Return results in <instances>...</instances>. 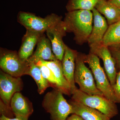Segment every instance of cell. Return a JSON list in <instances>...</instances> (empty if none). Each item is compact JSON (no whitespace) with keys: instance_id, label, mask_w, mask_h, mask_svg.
I'll return each instance as SVG.
<instances>
[{"instance_id":"24","label":"cell","mask_w":120,"mask_h":120,"mask_svg":"<svg viewBox=\"0 0 120 120\" xmlns=\"http://www.w3.org/2000/svg\"><path fill=\"white\" fill-rule=\"evenodd\" d=\"M118 67L120 70L117 73L116 82L112 86V88L115 95L119 101V103H120V65Z\"/></svg>"},{"instance_id":"28","label":"cell","mask_w":120,"mask_h":120,"mask_svg":"<svg viewBox=\"0 0 120 120\" xmlns=\"http://www.w3.org/2000/svg\"><path fill=\"white\" fill-rule=\"evenodd\" d=\"M0 120H26L21 118L15 117L13 118H9L4 116H1Z\"/></svg>"},{"instance_id":"8","label":"cell","mask_w":120,"mask_h":120,"mask_svg":"<svg viewBox=\"0 0 120 120\" xmlns=\"http://www.w3.org/2000/svg\"><path fill=\"white\" fill-rule=\"evenodd\" d=\"M23 88L21 77H16L0 71V97L3 102L10 105L12 98L16 92H20Z\"/></svg>"},{"instance_id":"18","label":"cell","mask_w":120,"mask_h":120,"mask_svg":"<svg viewBox=\"0 0 120 120\" xmlns=\"http://www.w3.org/2000/svg\"><path fill=\"white\" fill-rule=\"evenodd\" d=\"M95 8L105 16L109 26L120 20V8L112 4L107 0H99Z\"/></svg>"},{"instance_id":"14","label":"cell","mask_w":120,"mask_h":120,"mask_svg":"<svg viewBox=\"0 0 120 120\" xmlns=\"http://www.w3.org/2000/svg\"><path fill=\"white\" fill-rule=\"evenodd\" d=\"M43 34L26 30V34L22 38V45L17 52L22 61L27 62L29 58L32 56L34 47Z\"/></svg>"},{"instance_id":"11","label":"cell","mask_w":120,"mask_h":120,"mask_svg":"<svg viewBox=\"0 0 120 120\" xmlns=\"http://www.w3.org/2000/svg\"><path fill=\"white\" fill-rule=\"evenodd\" d=\"M10 105L15 117L23 120H28L34 112L32 102L20 92L13 95Z\"/></svg>"},{"instance_id":"25","label":"cell","mask_w":120,"mask_h":120,"mask_svg":"<svg viewBox=\"0 0 120 120\" xmlns=\"http://www.w3.org/2000/svg\"><path fill=\"white\" fill-rule=\"evenodd\" d=\"M109 49L111 52L112 56L116 61V64L119 67L120 65V49H117L110 48Z\"/></svg>"},{"instance_id":"5","label":"cell","mask_w":120,"mask_h":120,"mask_svg":"<svg viewBox=\"0 0 120 120\" xmlns=\"http://www.w3.org/2000/svg\"><path fill=\"white\" fill-rule=\"evenodd\" d=\"M62 20L61 16L52 13L44 18L34 13L20 11L17 15V21L26 30L44 33L49 28Z\"/></svg>"},{"instance_id":"26","label":"cell","mask_w":120,"mask_h":120,"mask_svg":"<svg viewBox=\"0 0 120 120\" xmlns=\"http://www.w3.org/2000/svg\"><path fill=\"white\" fill-rule=\"evenodd\" d=\"M65 120H84L79 116L75 114H72Z\"/></svg>"},{"instance_id":"13","label":"cell","mask_w":120,"mask_h":120,"mask_svg":"<svg viewBox=\"0 0 120 120\" xmlns=\"http://www.w3.org/2000/svg\"><path fill=\"white\" fill-rule=\"evenodd\" d=\"M57 60L53 52L50 41L44 33L39 40L36 50L27 62L29 64H36L41 60L54 61Z\"/></svg>"},{"instance_id":"27","label":"cell","mask_w":120,"mask_h":120,"mask_svg":"<svg viewBox=\"0 0 120 120\" xmlns=\"http://www.w3.org/2000/svg\"><path fill=\"white\" fill-rule=\"evenodd\" d=\"M108 1L116 7L120 8V0H108Z\"/></svg>"},{"instance_id":"4","label":"cell","mask_w":120,"mask_h":120,"mask_svg":"<svg viewBox=\"0 0 120 120\" xmlns=\"http://www.w3.org/2000/svg\"><path fill=\"white\" fill-rule=\"evenodd\" d=\"M99 58L90 52L88 54L84 55V62L88 64L92 71L97 88L106 98L119 103L107 75L101 66Z\"/></svg>"},{"instance_id":"16","label":"cell","mask_w":120,"mask_h":120,"mask_svg":"<svg viewBox=\"0 0 120 120\" xmlns=\"http://www.w3.org/2000/svg\"><path fill=\"white\" fill-rule=\"evenodd\" d=\"M39 61L45 65L53 72L56 79V90H60L64 94L68 96L72 95L71 86L63 73L61 61L58 60L54 61L41 60Z\"/></svg>"},{"instance_id":"21","label":"cell","mask_w":120,"mask_h":120,"mask_svg":"<svg viewBox=\"0 0 120 120\" xmlns=\"http://www.w3.org/2000/svg\"><path fill=\"white\" fill-rule=\"evenodd\" d=\"M99 0H69L66 8L68 11L78 10L92 11Z\"/></svg>"},{"instance_id":"9","label":"cell","mask_w":120,"mask_h":120,"mask_svg":"<svg viewBox=\"0 0 120 120\" xmlns=\"http://www.w3.org/2000/svg\"><path fill=\"white\" fill-rule=\"evenodd\" d=\"M89 45L90 52L95 54L103 61L105 71L112 86L116 82L117 72L116 68V61L109 47L102 43Z\"/></svg>"},{"instance_id":"19","label":"cell","mask_w":120,"mask_h":120,"mask_svg":"<svg viewBox=\"0 0 120 120\" xmlns=\"http://www.w3.org/2000/svg\"><path fill=\"white\" fill-rule=\"evenodd\" d=\"M102 44L110 49H120V20L109 26Z\"/></svg>"},{"instance_id":"6","label":"cell","mask_w":120,"mask_h":120,"mask_svg":"<svg viewBox=\"0 0 120 120\" xmlns=\"http://www.w3.org/2000/svg\"><path fill=\"white\" fill-rule=\"evenodd\" d=\"M84 55V53L78 52L76 55L74 76L75 83L79 86V90L85 93L104 96L97 88L92 71L85 64Z\"/></svg>"},{"instance_id":"23","label":"cell","mask_w":120,"mask_h":120,"mask_svg":"<svg viewBox=\"0 0 120 120\" xmlns=\"http://www.w3.org/2000/svg\"><path fill=\"white\" fill-rule=\"evenodd\" d=\"M0 114L1 116H4L9 118L15 117L11 106L5 104L3 101L0 99Z\"/></svg>"},{"instance_id":"1","label":"cell","mask_w":120,"mask_h":120,"mask_svg":"<svg viewBox=\"0 0 120 120\" xmlns=\"http://www.w3.org/2000/svg\"><path fill=\"white\" fill-rule=\"evenodd\" d=\"M93 19L91 11L78 10L68 11L63 21L66 32L73 33L76 43L82 45L88 42L93 27Z\"/></svg>"},{"instance_id":"20","label":"cell","mask_w":120,"mask_h":120,"mask_svg":"<svg viewBox=\"0 0 120 120\" xmlns=\"http://www.w3.org/2000/svg\"><path fill=\"white\" fill-rule=\"evenodd\" d=\"M28 64L29 69L28 75L31 76L36 82L39 94H42L51 86L48 81L43 77L40 68L36 64L34 63Z\"/></svg>"},{"instance_id":"10","label":"cell","mask_w":120,"mask_h":120,"mask_svg":"<svg viewBox=\"0 0 120 120\" xmlns=\"http://www.w3.org/2000/svg\"><path fill=\"white\" fill-rule=\"evenodd\" d=\"M46 32V36L52 44L53 53L57 60L62 61L65 46L63 38L66 36L67 33L63 20L49 28Z\"/></svg>"},{"instance_id":"17","label":"cell","mask_w":120,"mask_h":120,"mask_svg":"<svg viewBox=\"0 0 120 120\" xmlns=\"http://www.w3.org/2000/svg\"><path fill=\"white\" fill-rule=\"evenodd\" d=\"M68 102L72 106L73 114H77L84 120H111L100 111L78 101L71 99Z\"/></svg>"},{"instance_id":"7","label":"cell","mask_w":120,"mask_h":120,"mask_svg":"<svg viewBox=\"0 0 120 120\" xmlns=\"http://www.w3.org/2000/svg\"><path fill=\"white\" fill-rule=\"evenodd\" d=\"M0 68L1 70L16 77L28 75L29 64L20 60L18 52L5 48L0 49Z\"/></svg>"},{"instance_id":"3","label":"cell","mask_w":120,"mask_h":120,"mask_svg":"<svg viewBox=\"0 0 120 120\" xmlns=\"http://www.w3.org/2000/svg\"><path fill=\"white\" fill-rule=\"evenodd\" d=\"M71 99L100 111L110 118L118 115L116 103L104 96L88 94L77 88L72 94Z\"/></svg>"},{"instance_id":"15","label":"cell","mask_w":120,"mask_h":120,"mask_svg":"<svg viewBox=\"0 0 120 120\" xmlns=\"http://www.w3.org/2000/svg\"><path fill=\"white\" fill-rule=\"evenodd\" d=\"M92 12L94 26L87 42L89 45L101 44L109 26L105 17L96 9H94Z\"/></svg>"},{"instance_id":"12","label":"cell","mask_w":120,"mask_h":120,"mask_svg":"<svg viewBox=\"0 0 120 120\" xmlns=\"http://www.w3.org/2000/svg\"><path fill=\"white\" fill-rule=\"evenodd\" d=\"M77 52V50L71 49L65 45L64 55L61 61L63 73L71 86L72 94L77 88L75 85L74 77Z\"/></svg>"},{"instance_id":"2","label":"cell","mask_w":120,"mask_h":120,"mask_svg":"<svg viewBox=\"0 0 120 120\" xmlns=\"http://www.w3.org/2000/svg\"><path fill=\"white\" fill-rule=\"evenodd\" d=\"M63 94L59 90L53 89L44 96L42 105L50 114L52 120H65L69 115L73 114L71 105Z\"/></svg>"},{"instance_id":"22","label":"cell","mask_w":120,"mask_h":120,"mask_svg":"<svg viewBox=\"0 0 120 120\" xmlns=\"http://www.w3.org/2000/svg\"><path fill=\"white\" fill-rule=\"evenodd\" d=\"M36 64L40 68L43 77L49 82L51 87L56 90V79L52 70L45 65L42 64L39 61Z\"/></svg>"}]
</instances>
